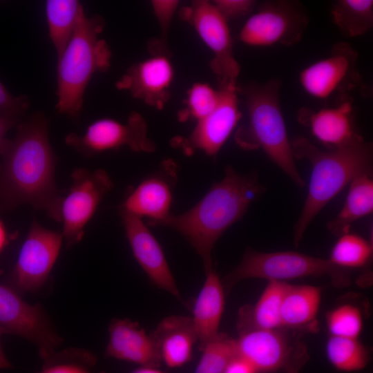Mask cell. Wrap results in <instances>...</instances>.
I'll use <instances>...</instances> for the list:
<instances>
[{
	"mask_svg": "<svg viewBox=\"0 0 373 373\" xmlns=\"http://www.w3.org/2000/svg\"><path fill=\"white\" fill-rule=\"evenodd\" d=\"M0 158V209L30 204L61 222L64 195L56 184L57 157L42 113L17 124L15 136L7 140Z\"/></svg>",
	"mask_w": 373,
	"mask_h": 373,
	"instance_id": "6da1fadb",
	"label": "cell"
},
{
	"mask_svg": "<svg viewBox=\"0 0 373 373\" xmlns=\"http://www.w3.org/2000/svg\"><path fill=\"white\" fill-rule=\"evenodd\" d=\"M222 373L256 372L245 361L236 356L227 364Z\"/></svg>",
	"mask_w": 373,
	"mask_h": 373,
	"instance_id": "74e56055",
	"label": "cell"
},
{
	"mask_svg": "<svg viewBox=\"0 0 373 373\" xmlns=\"http://www.w3.org/2000/svg\"><path fill=\"white\" fill-rule=\"evenodd\" d=\"M180 14L213 53L210 66L219 85L236 84L240 66L233 55L228 21L214 4L204 0L195 1Z\"/></svg>",
	"mask_w": 373,
	"mask_h": 373,
	"instance_id": "30bf717a",
	"label": "cell"
},
{
	"mask_svg": "<svg viewBox=\"0 0 373 373\" xmlns=\"http://www.w3.org/2000/svg\"><path fill=\"white\" fill-rule=\"evenodd\" d=\"M66 144L86 157L128 146L135 152H153L155 145L147 134V125L137 113H131L125 123L112 118L98 119L90 124L85 133H71Z\"/></svg>",
	"mask_w": 373,
	"mask_h": 373,
	"instance_id": "8fae6325",
	"label": "cell"
},
{
	"mask_svg": "<svg viewBox=\"0 0 373 373\" xmlns=\"http://www.w3.org/2000/svg\"><path fill=\"white\" fill-rule=\"evenodd\" d=\"M326 353L332 365L341 371L361 370L370 360L367 349L357 338L331 336Z\"/></svg>",
	"mask_w": 373,
	"mask_h": 373,
	"instance_id": "83f0119b",
	"label": "cell"
},
{
	"mask_svg": "<svg viewBox=\"0 0 373 373\" xmlns=\"http://www.w3.org/2000/svg\"><path fill=\"white\" fill-rule=\"evenodd\" d=\"M329 277L336 287L350 285L348 269L333 264L329 259L296 251L262 252L248 249L242 260L222 281L229 292L239 282L249 278L283 281L305 276Z\"/></svg>",
	"mask_w": 373,
	"mask_h": 373,
	"instance_id": "8992f818",
	"label": "cell"
},
{
	"mask_svg": "<svg viewBox=\"0 0 373 373\" xmlns=\"http://www.w3.org/2000/svg\"><path fill=\"white\" fill-rule=\"evenodd\" d=\"M289 284L269 280V283L254 305H245L238 313L240 332L250 329H274L282 327L281 307Z\"/></svg>",
	"mask_w": 373,
	"mask_h": 373,
	"instance_id": "603a6c76",
	"label": "cell"
},
{
	"mask_svg": "<svg viewBox=\"0 0 373 373\" xmlns=\"http://www.w3.org/2000/svg\"><path fill=\"white\" fill-rule=\"evenodd\" d=\"M132 373H163L162 372L157 370L155 367H142L136 370L133 371Z\"/></svg>",
	"mask_w": 373,
	"mask_h": 373,
	"instance_id": "60d3db41",
	"label": "cell"
},
{
	"mask_svg": "<svg viewBox=\"0 0 373 373\" xmlns=\"http://www.w3.org/2000/svg\"><path fill=\"white\" fill-rule=\"evenodd\" d=\"M213 3L227 21L251 13L257 5L253 0H215Z\"/></svg>",
	"mask_w": 373,
	"mask_h": 373,
	"instance_id": "e575fe53",
	"label": "cell"
},
{
	"mask_svg": "<svg viewBox=\"0 0 373 373\" xmlns=\"http://www.w3.org/2000/svg\"><path fill=\"white\" fill-rule=\"evenodd\" d=\"M104 27L101 17H88L83 8L70 41L58 57L56 108L68 117H78L91 78L110 66L111 51L99 37Z\"/></svg>",
	"mask_w": 373,
	"mask_h": 373,
	"instance_id": "5b68a950",
	"label": "cell"
},
{
	"mask_svg": "<svg viewBox=\"0 0 373 373\" xmlns=\"http://www.w3.org/2000/svg\"><path fill=\"white\" fill-rule=\"evenodd\" d=\"M96 362L95 356L86 350L67 348L44 359L37 373H103L94 370Z\"/></svg>",
	"mask_w": 373,
	"mask_h": 373,
	"instance_id": "f1b7e54d",
	"label": "cell"
},
{
	"mask_svg": "<svg viewBox=\"0 0 373 373\" xmlns=\"http://www.w3.org/2000/svg\"><path fill=\"white\" fill-rule=\"evenodd\" d=\"M3 334H6V332L4 329L0 327V370L10 368L12 367L11 363L7 359L1 347V338Z\"/></svg>",
	"mask_w": 373,
	"mask_h": 373,
	"instance_id": "ab89813d",
	"label": "cell"
},
{
	"mask_svg": "<svg viewBox=\"0 0 373 373\" xmlns=\"http://www.w3.org/2000/svg\"><path fill=\"white\" fill-rule=\"evenodd\" d=\"M331 336L357 338L363 327L360 309L351 304H343L332 309L327 316Z\"/></svg>",
	"mask_w": 373,
	"mask_h": 373,
	"instance_id": "d6a6232c",
	"label": "cell"
},
{
	"mask_svg": "<svg viewBox=\"0 0 373 373\" xmlns=\"http://www.w3.org/2000/svg\"><path fill=\"white\" fill-rule=\"evenodd\" d=\"M219 98V89L216 90L205 83L194 84L187 92L186 108L180 113V120L202 119L214 110Z\"/></svg>",
	"mask_w": 373,
	"mask_h": 373,
	"instance_id": "1f68e13d",
	"label": "cell"
},
{
	"mask_svg": "<svg viewBox=\"0 0 373 373\" xmlns=\"http://www.w3.org/2000/svg\"><path fill=\"white\" fill-rule=\"evenodd\" d=\"M354 101L348 95L338 96L333 106L313 110L301 108L298 122L307 127L319 142L328 149L343 146L360 135L354 123Z\"/></svg>",
	"mask_w": 373,
	"mask_h": 373,
	"instance_id": "d6986e66",
	"label": "cell"
},
{
	"mask_svg": "<svg viewBox=\"0 0 373 373\" xmlns=\"http://www.w3.org/2000/svg\"><path fill=\"white\" fill-rule=\"evenodd\" d=\"M224 308V290L213 269L206 272V279L195 302L192 320L202 351L220 333Z\"/></svg>",
	"mask_w": 373,
	"mask_h": 373,
	"instance_id": "7402d4cb",
	"label": "cell"
},
{
	"mask_svg": "<svg viewBox=\"0 0 373 373\" xmlns=\"http://www.w3.org/2000/svg\"><path fill=\"white\" fill-rule=\"evenodd\" d=\"M164 52L159 50L151 57L132 65L117 82L116 87L128 91L133 97L150 106L162 108L170 97L174 77L172 63Z\"/></svg>",
	"mask_w": 373,
	"mask_h": 373,
	"instance_id": "ac0fdd59",
	"label": "cell"
},
{
	"mask_svg": "<svg viewBox=\"0 0 373 373\" xmlns=\"http://www.w3.org/2000/svg\"><path fill=\"white\" fill-rule=\"evenodd\" d=\"M8 242V231L4 223L0 219V254L3 251Z\"/></svg>",
	"mask_w": 373,
	"mask_h": 373,
	"instance_id": "f35d334b",
	"label": "cell"
},
{
	"mask_svg": "<svg viewBox=\"0 0 373 373\" xmlns=\"http://www.w3.org/2000/svg\"><path fill=\"white\" fill-rule=\"evenodd\" d=\"M154 15L158 21L162 35L166 36L171 21L179 4L175 0H154L152 1Z\"/></svg>",
	"mask_w": 373,
	"mask_h": 373,
	"instance_id": "d590c367",
	"label": "cell"
},
{
	"mask_svg": "<svg viewBox=\"0 0 373 373\" xmlns=\"http://www.w3.org/2000/svg\"><path fill=\"white\" fill-rule=\"evenodd\" d=\"M322 290L312 285H291L281 307L282 327L292 330L313 326L321 304Z\"/></svg>",
	"mask_w": 373,
	"mask_h": 373,
	"instance_id": "cb8c5ba5",
	"label": "cell"
},
{
	"mask_svg": "<svg viewBox=\"0 0 373 373\" xmlns=\"http://www.w3.org/2000/svg\"><path fill=\"white\" fill-rule=\"evenodd\" d=\"M372 254V244L356 234L350 233L340 236L334 245L329 260L344 269L365 265Z\"/></svg>",
	"mask_w": 373,
	"mask_h": 373,
	"instance_id": "f546056e",
	"label": "cell"
},
{
	"mask_svg": "<svg viewBox=\"0 0 373 373\" xmlns=\"http://www.w3.org/2000/svg\"><path fill=\"white\" fill-rule=\"evenodd\" d=\"M202 352L195 373H222L227 364L236 356L235 339L220 332Z\"/></svg>",
	"mask_w": 373,
	"mask_h": 373,
	"instance_id": "4dcf8cb0",
	"label": "cell"
},
{
	"mask_svg": "<svg viewBox=\"0 0 373 373\" xmlns=\"http://www.w3.org/2000/svg\"><path fill=\"white\" fill-rule=\"evenodd\" d=\"M176 179V165L171 160L164 162L159 170L131 191L120 205V211L146 217L149 225L155 226L171 214Z\"/></svg>",
	"mask_w": 373,
	"mask_h": 373,
	"instance_id": "2e32d148",
	"label": "cell"
},
{
	"mask_svg": "<svg viewBox=\"0 0 373 373\" xmlns=\"http://www.w3.org/2000/svg\"><path fill=\"white\" fill-rule=\"evenodd\" d=\"M109 340L106 354L142 367L157 368L162 361L153 336L129 319H114L108 327Z\"/></svg>",
	"mask_w": 373,
	"mask_h": 373,
	"instance_id": "ffe728a7",
	"label": "cell"
},
{
	"mask_svg": "<svg viewBox=\"0 0 373 373\" xmlns=\"http://www.w3.org/2000/svg\"><path fill=\"white\" fill-rule=\"evenodd\" d=\"M357 57V52L348 43H336L329 56L300 71L299 83L308 95L317 99L348 95L362 82Z\"/></svg>",
	"mask_w": 373,
	"mask_h": 373,
	"instance_id": "5bb4252c",
	"label": "cell"
},
{
	"mask_svg": "<svg viewBox=\"0 0 373 373\" xmlns=\"http://www.w3.org/2000/svg\"><path fill=\"white\" fill-rule=\"evenodd\" d=\"M218 89L220 98L214 110L197 121L188 137L175 138L173 142L186 154L200 151L215 157L240 120L242 113L236 84L219 85Z\"/></svg>",
	"mask_w": 373,
	"mask_h": 373,
	"instance_id": "9a60e30c",
	"label": "cell"
},
{
	"mask_svg": "<svg viewBox=\"0 0 373 373\" xmlns=\"http://www.w3.org/2000/svg\"><path fill=\"white\" fill-rule=\"evenodd\" d=\"M160 350L162 360L169 367L188 363L198 337L190 316L171 315L163 318L151 333Z\"/></svg>",
	"mask_w": 373,
	"mask_h": 373,
	"instance_id": "44dd1931",
	"label": "cell"
},
{
	"mask_svg": "<svg viewBox=\"0 0 373 373\" xmlns=\"http://www.w3.org/2000/svg\"><path fill=\"white\" fill-rule=\"evenodd\" d=\"M373 211V181L371 174L354 178L339 213L327 224L330 233L340 236L349 233L352 224Z\"/></svg>",
	"mask_w": 373,
	"mask_h": 373,
	"instance_id": "d4e9b609",
	"label": "cell"
},
{
	"mask_svg": "<svg viewBox=\"0 0 373 373\" xmlns=\"http://www.w3.org/2000/svg\"><path fill=\"white\" fill-rule=\"evenodd\" d=\"M21 121L22 120L21 119L14 118L0 113V154L8 140L6 137L7 133L13 126H17V124Z\"/></svg>",
	"mask_w": 373,
	"mask_h": 373,
	"instance_id": "8d00e7d4",
	"label": "cell"
},
{
	"mask_svg": "<svg viewBox=\"0 0 373 373\" xmlns=\"http://www.w3.org/2000/svg\"><path fill=\"white\" fill-rule=\"evenodd\" d=\"M256 175H241L231 166L191 209L170 214L155 226L171 228L182 234L200 256L205 273L213 269L211 251L223 233L247 212L265 191Z\"/></svg>",
	"mask_w": 373,
	"mask_h": 373,
	"instance_id": "7a4b0ae2",
	"label": "cell"
},
{
	"mask_svg": "<svg viewBox=\"0 0 373 373\" xmlns=\"http://www.w3.org/2000/svg\"><path fill=\"white\" fill-rule=\"evenodd\" d=\"M29 106L26 96H13L0 82V113L22 120Z\"/></svg>",
	"mask_w": 373,
	"mask_h": 373,
	"instance_id": "836d02e7",
	"label": "cell"
},
{
	"mask_svg": "<svg viewBox=\"0 0 373 373\" xmlns=\"http://www.w3.org/2000/svg\"><path fill=\"white\" fill-rule=\"evenodd\" d=\"M291 144L294 158L307 160L312 166L307 197L294 227V242L298 245L312 221L332 198L356 177L372 174L373 149L361 135L328 150L304 137L295 138Z\"/></svg>",
	"mask_w": 373,
	"mask_h": 373,
	"instance_id": "3957f363",
	"label": "cell"
},
{
	"mask_svg": "<svg viewBox=\"0 0 373 373\" xmlns=\"http://www.w3.org/2000/svg\"><path fill=\"white\" fill-rule=\"evenodd\" d=\"M307 24V17L298 3L265 1L245 23L239 39L251 46H290L300 41Z\"/></svg>",
	"mask_w": 373,
	"mask_h": 373,
	"instance_id": "ba28073f",
	"label": "cell"
},
{
	"mask_svg": "<svg viewBox=\"0 0 373 373\" xmlns=\"http://www.w3.org/2000/svg\"><path fill=\"white\" fill-rule=\"evenodd\" d=\"M0 327L6 334L21 336L38 348L42 360L63 342L39 304L26 302L12 287L0 283Z\"/></svg>",
	"mask_w": 373,
	"mask_h": 373,
	"instance_id": "7c38bea8",
	"label": "cell"
},
{
	"mask_svg": "<svg viewBox=\"0 0 373 373\" xmlns=\"http://www.w3.org/2000/svg\"><path fill=\"white\" fill-rule=\"evenodd\" d=\"M285 327L250 329L235 339L236 356L256 373H299L309 358L298 334Z\"/></svg>",
	"mask_w": 373,
	"mask_h": 373,
	"instance_id": "52a82bcc",
	"label": "cell"
},
{
	"mask_svg": "<svg viewBox=\"0 0 373 373\" xmlns=\"http://www.w3.org/2000/svg\"><path fill=\"white\" fill-rule=\"evenodd\" d=\"M83 8L77 0L46 1L45 10L48 36L58 57L70 41Z\"/></svg>",
	"mask_w": 373,
	"mask_h": 373,
	"instance_id": "484cf974",
	"label": "cell"
},
{
	"mask_svg": "<svg viewBox=\"0 0 373 373\" xmlns=\"http://www.w3.org/2000/svg\"><path fill=\"white\" fill-rule=\"evenodd\" d=\"M120 215L133 256L149 279L183 302L162 247L142 218L124 211Z\"/></svg>",
	"mask_w": 373,
	"mask_h": 373,
	"instance_id": "e0dca14e",
	"label": "cell"
},
{
	"mask_svg": "<svg viewBox=\"0 0 373 373\" xmlns=\"http://www.w3.org/2000/svg\"><path fill=\"white\" fill-rule=\"evenodd\" d=\"M280 80L272 79L238 87L247 121L238 128L235 140L245 150L261 149L297 186L303 187L305 183L295 163L280 105Z\"/></svg>",
	"mask_w": 373,
	"mask_h": 373,
	"instance_id": "277c9868",
	"label": "cell"
},
{
	"mask_svg": "<svg viewBox=\"0 0 373 373\" xmlns=\"http://www.w3.org/2000/svg\"><path fill=\"white\" fill-rule=\"evenodd\" d=\"M331 17L347 37L363 35L373 26V1L339 0L333 5Z\"/></svg>",
	"mask_w": 373,
	"mask_h": 373,
	"instance_id": "4316f807",
	"label": "cell"
},
{
	"mask_svg": "<svg viewBox=\"0 0 373 373\" xmlns=\"http://www.w3.org/2000/svg\"><path fill=\"white\" fill-rule=\"evenodd\" d=\"M61 232L33 221L11 271V287L19 293L33 292L46 282L63 242Z\"/></svg>",
	"mask_w": 373,
	"mask_h": 373,
	"instance_id": "4fadbf2b",
	"label": "cell"
},
{
	"mask_svg": "<svg viewBox=\"0 0 373 373\" xmlns=\"http://www.w3.org/2000/svg\"><path fill=\"white\" fill-rule=\"evenodd\" d=\"M71 178L72 184L61 203V233L68 247L82 240L86 226L113 186L103 169L90 172L86 169H76Z\"/></svg>",
	"mask_w": 373,
	"mask_h": 373,
	"instance_id": "9c48e42d",
	"label": "cell"
}]
</instances>
